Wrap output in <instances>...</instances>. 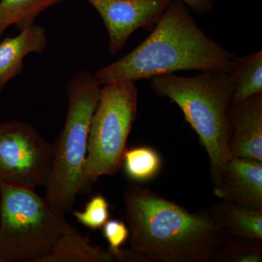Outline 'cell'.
I'll return each mask as SVG.
<instances>
[{
  "mask_svg": "<svg viewBox=\"0 0 262 262\" xmlns=\"http://www.w3.org/2000/svg\"><path fill=\"white\" fill-rule=\"evenodd\" d=\"M122 166L131 180L149 182L159 174L162 160L159 153L149 146H138L126 149L122 158Z\"/></svg>",
  "mask_w": 262,
  "mask_h": 262,
  "instance_id": "16",
  "label": "cell"
},
{
  "mask_svg": "<svg viewBox=\"0 0 262 262\" xmlns=\"http://www.w3.org/2000/svg\"><path fill=\"white\" fill-rule=\"evenodd\" d=\"M63 0H0V39L10 26L19 32L34 24L44 10Z\"/></svg>",
  "mask_w": 262,
  "mask_h": 262,
  "instance_id": "15",
  "label": "cell"
},
{
  "mask_svg": "<svg viewBox=\"0 0 262 262\" xmlns=\"http://www.w3.org/2000/svg\"><path fill=\"white\" fill-rule=\"evenodd\" d=\"M213 184L221 201L262 211V162L232 157Z\"/></svg>",
  "mask_w": 262,
  "mask_h": 262,
  "instance_id": "9",
  "label": "cell"
},
{
  "mask_svg": "<svg viewBox=\"0 0 262 262\" xmlns=\"http://www.w3.org/2000/svg\"><path fill=\"white\" fill-rule=\"evenodd\" d=\"M261 241L226 237L214 261L261 262Z\"/></svg>",
  "mask_w": 262,
  "mask_h": 262,
  "instance_id": "17",
  "label": "cell"
},
{
  "mask_svg": "<svg viewBox=\"0 0 262 262\" xmlns=\"http://www.w3.org/2000/svg\"><path fill=\"white\" fill-rule=\"evenodd\" d=\"M53 161V144L35 127L20 120L0 123V184L46 187Z\"/></svg>",
  "mask_w": 262,
  "mask_h": 262,
  "instance_id": "7",
  "label": "cell"
},
{
  "mask_svg": "<svg viewBox=\"0 0 262 262\" xmlns=\"http://www.w3.org/2000/svg\"><path fill=\"white\" fill-rule=\"evenodd\" d=\"M130 250L145 261H214L226 234L209 209L189 213L149 189L124 193Z\"/></svg>",
  "mask_w": 262,
  "mask_h": 262,
  "instance_id": "2",
  "label": "cell"
},
{
  "mask_svg": "<svg viewBox=\"0 0 262 262\" xmlns=\"http://www.w3.org/2000/svg\"><path fill=\"white\" fill-rule=\"evenodd\" d=\"M47 46L46 29L36 24L0 42V94L10 81L21 73L26 57L42 53Z\"/></svg>",
  "mask_w": 262,
  "mask_h": 262,
  "instance_id": "11",
  "label": "cell"
},
{
  "mask_svg": "<svg viewBox=\"0 0 262 262\" xmlns=\"http://www.w3.org/2000/svg\"><path fill=\"white\" fill-rule=\"evenodd\" d=\"M187 5L191 11L199 15L209 14L218 0H179Z\"/></svg>",
  "mask_w": 262,
  "mask_h": 262,
  "instance_id": "20",
  "label": "cell"
},
{
  "mask_svg": "<svg viewBox=\"0 0 262 262\" xmlns=\"http://www.w3.org/2000/svg\"><path fill=\"white\" fill-rule=\"evenodd\" d=\"M228 119L232 157L262 162V93L232 103Z\"/></svg>",
  "mask_w": 262,
  "mask_h": 262,
  "instance_id": "10",
  "label": "cell"
},
{
  "mask_svg": "<svg viewBox=\"0 0 262 262\" xmlns=\"http://www.w3.org/2000/svg\"><path fill=\"white\" fill-rule=\"evenodd\" d=\"M113 253L96 246L70 225L39 262H114Z\"/></svg>",
  "mask_w": 262,
  "mask_h": 262,
  "instance_id": "13",
  "label": "cell"
},
{
  "mask_svg": "<svg viewBox=\"0 0 262 262\" xmlns=\"http://www.w3.org/2000/svg\"><path fill=\"white\" fill-rule=\"evenodd\" d=\"M102 229L103 237L110 245L108 250L113 253L121 249L122 245L128 239V227L121 221L108 220Z\"/></svg>",
  "mask_w": 262,
  "mask_h": 262,
  "instance_id": "19",
  "label": "cell"
},
{
  "mask_svg": "<svg viewBox=\"0 0 262 262\" xmlns=\"http://www.w3.org/2000/svg\"><path fill=\"white\" fill-rule=\"evenodd\" d=\"M102 18L112 56L138 29L151 32L173 0H86Z\"/></svg>",
  "mask_w": 262,
  "mask_h": 262,
  "instance_id": "8",
  "label": "cell"
},
{
  "mask_svg": "<svg viewBox=\"0 0 262 262\" xmlns=\"http://www.w3.org/2000/svg\"><path fill=\"white\" fill-rule=\"evenodd\" d=\"M209 211L226 236L261 241L262 211L223 201L213 205Z\"/></svg>",
  "mask_w": 262,
  "mask_h": 262,
  "instance_id": "12",
  "label": "cell"
},
{
  "mask_svg": "<svg viewBox=\"0 0 262 262\" xmlns=\"http://www.w3.org/2000/svg\"><path fill=\"white\" fill-rule=\"evenodd\" d=\"M94 74L77 72L67 86L68 110L64 126L53 144V161L45 199L58 214L72 211L80 193L90 127L101 95Z\"/></svg>",
  "mask_w": 262,
  "mask_h": 262,
  "instance_id": "4",
  "label": "cell"
},
{
  "mask_svg": "<svg viewBox=\"0 0 262 262\" xmlns=\"http://www.w3.org/2000/svg\"><path fill=\"white\" fill-rule=\"evenodd\" d=\"M70 226L35 189L0 184V262H39Z\"/></svg>",
  "mask_w": 262,
  "mask_h": 262,
  "instance_id": "5",
  "label": "cell"
},
{
  "mask_svg": "<svg viewBox=\"0 0 262 262\" xmlns=\"http://www.w3.org/2000/svg\"><path fill=\"white\" fill-rule=\"evenodd\" d=\"M230 76L233 86L232 103L262 93V51L239 57Z\"/></svg>",
  "mask_w": 262,
  "mask_h": 262,
  "instance_id": "14",
  "label": "cell"
},
{
  "mask_svg": "<svg viewBox=\"0 0 262 262\" xmlns=\"http://www.w3.org/2000/svg\"><path fill=\"white\" fill-rule=\"evenodd\" d=\"M191 12L182 2L173 0L145 40L94 74L98 83H135L180 71L230 75L239 56L208 37Z\"/></svg>",
  "mask_w": 262,
  "mask_h": 262,
  "instance_id": "1",
  "label": "cell"
},
{
  "mask_svg": "<svg viewBox=\"0 0 262 262\" xmlns=\"http://www.w3.org/2000/svg\"><path fill=\"white\" fill-rule=\"evenodd\" d=\"M150 87L157 96L169 98L182 110L206 149L215 182L232 158L229 147L228 112L233 95L230 76L215 71L193 77L171 74L150 79Z\"/></svg>",
  "mask_w": 262,
  "mask_h": 262,
  "instance_id": "3",
  "label": "cell"
},
{
  "mask_svg": "<svg viewBox=\"0 0 262 262\" xmlns=\"http://www.w3.org/2000/svg\"><path fill=\"white\" fill-rule=\"evenodd\" d=\"M135 83L103 84L93 115L80 193L103 176H114L121 168L129 134L137 114Z\"/></svg>",
  "mask_w": 262,
  "mask_h": 262,
  "instance_id": "6",
  "label": "cell"
},
{
  "mask_svg": "<svg viewBox=\"0 0 262 262\" xmlns=\"http://www.w3.org/2000/svg\"><path fill=\"white\" fill-rule=\"evenodd\" d=\"M110 206L104 196L98 194L93 196L82 211H73V215L78 223L94 229L102 228L110 220Z\"/></svg>",
  "mask_w": 262,
  "mask_h": 262,
  "instance_id": "18",
  "label": "cell"
}]
</instances>
